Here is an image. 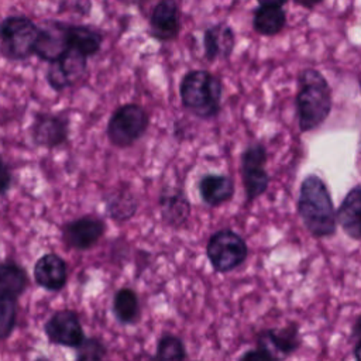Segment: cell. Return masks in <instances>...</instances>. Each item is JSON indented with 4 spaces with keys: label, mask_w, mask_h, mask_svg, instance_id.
Instances as JSON below:
<instances>
[{
    "label": "cell",
    "mask_w": 361,
    "mask_h": 361,
    "mask_svg": "<svg viewBox=\"0 0 361 361\" xmlns=\"http://www.w3.org/2000/svg\"><path fill=\"white\" fill-rule=\"evenodd\" d=\"M298 212L306 230L316 238L334 235L337 214L324 180L317 175H309L302 180Z\"/></svg>",
    "instance_id": "6da1fadb"
},
{
    "label": "cell",
    "mask_w": 361,
    "mask_h": 361,
    "mask_svg": "<svg viewBox=\"0 0 361 361\" xmlns=\"http://www.w3.org/2000/svg\"><path fill=\"white\" fill-rule=\"evenodd\" d=\"M182 107L200 120H210L221 110L223 83L206 69H192L179 82Z\"/></svg>",
    "instance_id": "7a4b0ae2"
},
{
    "label": "cell",
    "mask_w": 361,
    "mask_h": 361,
    "mask_svg": "<svg viewBox=\"0 0 361 361\" xmlns=\"http://www.w3.org/2000/svg\"><path fill=\"white\" fill-rule=\"evenodd\" d=\"M331 90L326 78L313 68L302 71L295 99L300 131L307 133L323 124L331 111Z\"/></svg>",
    "instance_id": "3957f363"
},
{
    "label": "cell",
    "mask_w": 361,
    "mask_h": 361,
    "mask_svg": "<svg viewBox=\"0 0 361 361\" xmlns=\"http://www.w3.org/2000/svg\"><path fill=\"white\" fill-rule=\"evenodd\" d=\"M39 25L23 14L0 21V55L7 61H25L34 55Z\"/></svg>",
    "instance_id": "277c9868"
},
{
    "label": "cell",
    "mask_w": 361,
    "mask_h": 361,
    "mask_svg": "<svg viewBox=\"0 0 361 361\" xmlns=\"http://www.w3.org/2000/svg\"><path fill=\"white\" fill-rule=\"evenodd\" d=\"M148 127V111L138 103H124L111 113L106 126V135L116 148H128L144 137Z\"/></svg>",
    "instance_id": "5b68a950"
},
{
    "label": "cell",
    "mask_w": 361,
    "mask_h": 361,
    "mask_svg": "<svg viewBox=\"0 0 361 361\" xmlns=\"http://www.w3.org/2000/svg\"><path fill=\"white\" fill-rule=\"evenodd\" d=\"M206 255L216 272L227 274L247 259L248 247L240 234L230 228H221L207 240Z\"/></svg>",
    "instance_id": "8992f818"
},
{
    "label": "cell",
    "mask_w": 361,
    "mask_h": 361,
    "mask_svg": "<svg viewBox=\"0 0 361 361\" xmlns=\"http://www.w3.org/2000/svg\"><path fill=\"white\" fill-rule=\"evenodd\" d=\"M69 128L71 120L66 114L38 111L34 114L28 135L35 147L54 149L66 144Z\"/></svg>",
    "instance_id": "52a82bcc"
},
{
    "label": "cell",
    "mask_w": 361,
    "mask_h": 361,
    "mask_svg": "<svg viewBox=\"0 0 361 361\" xmlns=\"http://www.w3.org/2000/svg\"><path fill=\"white\" fill-rule=\"evenodd\" d=\"M267 151L259 142L250 144L241 154V178L244 183L247 202L261 196L269 183V176L265 171Z\"/></svg>",
    "instance_id": "ba28073f"
},
{
    "label": "cell",
    "mask_w": 361,
    "mask_h": 361,
    "mask_svg": "<svg viewBox=\"0 0 361 361\" xmlns=\"http://www.w3.org/2000/svg\"><path fill=\"white\" fill-rule=\"evenodd\" d=\"M87 56L76 49H69L61 58L51 62L45 79L52 90L62 92L83 82L87 73Z\"/></svg>",
    "instance_id": "9c48e42d"
},
{
    "label": "cell",
    "mask_w": 361,
    "mask_h": 361,
    "mask_svg": "<svg viewBox=\"0 0 361 361\" xmlns=\"http://www.w3.org/2000/svg\"><path fill=\"white\" fill-rule=\"evenodd\" d=\"M44 333L51 344L78 348L86 338L79 314L73 309L54 312L44 323Z\"/></svg>",
    "instance_id": "30bf717a"
},
{
    "label": "cell",
    "mask_w": 361,
    "mask_h": 361,
    "mask_svg": "<svg viewBox=\"0 0 361 361\" xmlns=\"http://www.w3.org/2000/svg\"><path fill=\"white\" fill-rule=\"evenodd\" d=\"M106 231V223L102 217L86 214L73 219L62 226L63 243L78 251H85L94 247Z\"/></svg>",
    "instance_id": "8fae6325"
},
{
    "label": "cell",
    "mask_w": 361,
    "mask_h": 361,
    "mask_svg": "<svg viewBox=\"0 0 361 361\" xmlns=\"http://www.w3.org/2000/svg\"><path fill=\"white\" fill-rule=\"evenodd\" d=\"M69 24L59 20H47L39 25L34 55L44 62H54L71 49Z\"/></svg>",
    "instance_id": "7c38bea8"
},
{
    "label": "cell",
    "mask_w": 361,
    "mask_h": 361,
    "mask_svg": "<svg viewBox=\"0 0 361 361\" xmlns=\"http://www.w3.org/2000/svg\"><path fill=\"white\" fill-rule=\"evenodd\" d=\"M180 31V8L178 0H159L148 20L149 37L159 42H171Z\"/></svg>",
    "instance_id": "4fadbf2b"
},
{
    "label": "cell",
    "mask_w": 361,
    "mask_h": 361,
    "mask_svg": "<svg viewBox=\"0 0 361 361\" xmlns=\"http://www.w3.org/2000/svg\"><path fill=\"white\" fill-rule=\"evenodd\" d=\"M32 275L35 283L42 289L59 292L68 282L66 261L56 252H47L35 261Z\"/></svg>",
    "instance_id": "5bb4252c"
},
{
    "label": "cell",
    "mask_w": 361,
    "mask_h": 361,
    "mask_svg": "<svg viewBox=\"0 0 361 361\" xmlns=\"http://www.w3.org/2000/svg\"><path fill=\"white\" fill-rule=\"evenodd\" d=\"M158 206L162 221L172 228H182L190 217V202L178 186L164 188L158 197Z\"/></svg>",
    "instance_id": "9a60e30c"
},
{
    "label": "cell",
    "mask_w": 361,
    "mask_h": 361,
    "mask_svg": "<svg viewBox=\"0 0 361 361\" xmlns=\"http://www.w3.org/2000/svg\"><path fill=\"white\" fill-rule=\"evenodd\" d=\"M234 30L224 21L209 25L203 31V55L209 62L227 59L234 49Z\"/></svg>",
    "instance_id": "2e32d148"
},
{
    "label": "cell",
    "mask_w": 361,
    "mask_h": 361,
    "mask_svg": "<svg viewBox=\"0 0 361 361\" xmlns=\"http://www.w3.org/2000/svg\"><path fill=\"white\" fill-rule=\"evenodd\" d=\"M197 192L204 204L217 207L231 200L235 192L234 180L224 173H204L197 180Z\"/></svg>",
    "instance_id": "e0dca14e"
},
{
    "label": "cell",
    "mask_w": 361,
    "mask_h": 361,
    "mask_svg": "<svg viewBox=\"0 0 361 361\" xmlns=\"http://www.w3.org/2000/svg\"><path fill=\"white\" fill-rule=\"evenodd\" d=\"M103 203L107 216L114 221H128L138 210V199L128 186H117L110 190L104 197Z\"/></svg>",
    "instance_id": "ac0fdd59"
},
{
    "label": "cell",
    "mask_w": 361,
    "mask_h": 361,
    "mask_svg": "<svg viewBox=\"0 0 361 361\" xmlns=\"http://www.w3.org/2000/svg\"><path fill=\"white\" fill-rule=\"evenodd\" d=\"M337 221L347 235L361 240V186H354L336 212Z\"/></svg>",
    "instance_id": "d6986e66"
},
{
    "label": "cell",
    "mask_w": 361,
    "mask_h": 361,
    "mask_svg": "<svg viewBox=\"0 0 361 361\" xmlns=\"http://www.w3.org/2000/svg\"><path fill=\"white\" fill-rule=\"evenodd\" d=\"M258 344L261 347H265L271 353L272 350H275L285 357L290 355L300 345L298 326L295 323H290L289 326L282 329L264 330L258 336Z\"/></svg>",
    "instance_id": "ffe728a7"
},
{
    "label": "cell",
    "mask_w": 361,
    "mask_h": 361,
    "mask_svg": "<svg viewBox=\"0 0 361 361\" xmlns=\"http://www.w3.org/2000/svg\"><path fill=\"white\" fill-rule=\"evenodd\" d=\"M28 286L27 271L16 261H0V296L18 299Z\"/></svg>",
    "instance_id": "44dd1931"
},
{
    "label": "cell",
    "mask_w": 361,
    "mask_h": 361,
    "mask_svg": "<svg viewBox=\"0 0 361 361\" xmlns=\"http://www.w3.org/2000/svg\"><path fill=\"white\" fill-rule=\"evenodd\" d=\"M104 35L99 28L86 24H69V47L87 58L94 56L102 49Z\"/></svg>",
    "instance_id": "7402d4cb"
},
{
    "label": "cell",
    "mask_w": 361,
    "mask_h": 361,
    "mask_svg": "<svg viewBox=\"0 0 361 361\" xmlns=\"http://www.w3.org/2000/svg\"><path fill=\"white\" fill-rule=\"evenodd\" d=\"M113 314L120 324H135L141 314L140 299L134 289L123 286L113 296Z\"/></svg>",
    "instance_id": "603a6c76"
},
{
    "label": "cell",
    "mask_w": 361,
    "mask_h": 361,
    "mask_svg": "<svg viewBox=\"0 0 361 361\" xmlns=\"http://www.w3.org/2000/svg\"><path fill=\"white\" fill-rule=\"evenodd\" d=\"M286 24V14L281 6H258L254 10L252 27L259 35L279 34Z\"/></svg>",
    "instance_id": "cb8c5ba5"
},
{
    "label": "cell",
    "mask_w": 361,
    "mask_h": 361,
    "mask_svg": "<svg viewBox=\"0 0 361 361\" xmlns=\"http://www.w3.org/2000/svg\"><path fill=\"white\" fill-rule=\"evenodd\" d=\"M188 351L183 341L175 334H162L157 343L155 361H186Z\"/></svg>",
    "instance_id": "d4e9b609"
},
{
    "label": "cell",
    "mask_w": 361,
    "mask_h": 361,
    "mask_svg": "<svg viewBox=\"0 0 361 361\" xmlns=\"http://www.w3.org/2000/svg\"><path fill=\"white\" fill-rule=\"evenodd\" d=\"M17 324V299L0 296V341L7 340Z\"/></svg>",
    "instance_id": "484cf974"
},
{
    "label": "cell",
    "mask_w": 361,
    "mask_h": 361,
    "mask_svg": "<svg viewBox=\"0 0 361 361\" xmlns=\"http://www.w3.org/2000/svg\"><path fill=\"white\" fill-rule=\"evenodd\" d=\"M78 357L75 361H103L107 348L99 338H85V341L76 348Z\"/></svg>",
    "instance_id": "4316f807"
},
{
    "label": "cell",
    "mask_w": 361,
    "mask_h": 361,
    "mask_svg": "<svg viewBox=\"0 0 361 361\" xmlns=\"http://www.w3.org/2000/svg\"><path fill=\"white\" fill-rule=\"evenodd\" d=\"M238 361H276V358L269 350L258 345V348L243 353Z\"/></svg>",
    "instance_id": "83f0119b"
},
{
    "label": "cell",
    "mask_w": 361,
    "mask_h": 361,
    "mask_svg": "<svg viewBox=\"0 0 361 361\" xmlns=\"http://www.w3.org/2000/svg\"><path fill=\"white\" fill-rule=\"evenodd\" d=\"M11 182H13V175H11V169L8 166V164L3 159V157L0 155V197L6 196L11 188Z\"/></svg>",
    "instance_id": "f1b7e54d"
},
{
    "label": "cell",
    "mask_w": 361,
    "mask_h": 361,
    "mask_svg": "<svg viewBox=\"0 0 361 361\" xmlns=\"http://www.w3.org/2000/svg\"><path fill=\"white\" fill-rule=\"evenodd\" d=\"M298 6H302L305 8H313L317 4H320L323 0H293Z\"/></svg>",
    "instance_id": "f546056e"
},
{
    "label": "cell",
    "mask_w": 361,
    "mask_h": 361,
    "mask_svg": "<svg viewBox=\"0 0 361 361\" xmlns=\"http://www.w3.org/2000/svg\"><path fill=\"white\" fill-rule=\"evenodd\" d=\"M118 3L124 4V6H133V7H138V8H142L144 4L148 1V0H117Z\"/></svg>",
    "instance_id": "4dcf8cb0"
},
{
    "label": "cell",
    "mask_w": 361,
    "mask_h": 361,
    "mask_svg": "<svg viewBox=\"0 0 361 361\" xmlns=\"http://www.w3.org/2000/svg\"><path fill=\"white\" fill-rule=\"evenodd\" d=\"M259 6H282L288 0H257Z\"/></svg>",
    "instance_id": "1f68e13d"
},
{
    "label": "cell",
    "mask_w": 361,
    "mask_h": 361,
    "mask_svg": "<svg viewBox=\"0 0 361 361\" xmlns=\"http://www.w3.org/2000/svg\"><path fill=\"white\" fill-rule=\"evenodd\" d=\"M353 336H357V337H361V316L357 319L354 327H353Z\"/></svg>",
    "instance_id": "d6a6232c"
},
{
    "label": "cell",
    "mask_w": 361,
    "mask_h": 361,
    "mask_svg": "<svg viewBox=\"0 0 361 361\" xmlns=\"http://www.w3.org/2000/svg\"><path fill=\"white\" fill-rule=\"evenodd\" d=\"M354 357H355V361H361V338H360V341H358L357 345H355Z\"/></svg>",
    "instance_id": "836d02e7"
},
{
    "label": "cell",
    "mask_w": 361,
    "mask_h": 361,
    "mask_svg": "<svg viewBox=\"0 0 361 361\" xmlns=\"http://www.w3.org/2000/svg\"><path fill=\"white\" fill-rule=\"evenodd\" d=\"M358 85H360V90H361V73H360V76H358Z\"/></svg>",
    "instance_id": "e575fe53"
},
{
    "label": "cell",
    "mask_w": 361,
    "mask_h": 361,
    "mask_svg": "<svg viewBox=\"0 0 361 361\" xmlns=\"http://www.w3.org/2000/svg\"><path fill=\"white\" fill-rule=\"evenodd\" d=\"M360 141H361V140H360Z\"/></svg>",
    "instance_id": "d590c367"
}]
</instances>
